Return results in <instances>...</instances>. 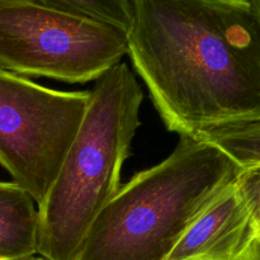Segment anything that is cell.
Here are the masks:
<instances>
[{
  "label": "cell",
  "instance_id": "2",
  "mask_svg": "<svg viewBox=\"0 0 260 260\" xmlns=\"http://www.w3.org/2000/svg\"><path fill=\"white\" fill-rule=\"evenodd\" d=\"M240 172L213 145L180 136L167 159L119 187L94 220L76 260H167Z\"/></svg>",
  "mask_w": 260,
  "mask_h": 260
},
{
  "label": "cell",
  "instance_id": "9",
  "mask_svg": "<svg viewBox=\"0 0 260 260\" xmlns=\"http://www.w3.org/2000/svg\"><path fill=\"white\" fill-rule=\"evenodd\" d=\"M22 2L112 25L126 33L132 19L131 0H22Z\"/></svg>",
  "mask_w": 260,
  "mask_h": 260
},
{
  "label": "cell",
  "instance_id": "13",
  "mask_svg": "<svg viewBox=\"0 0 260 260\" xmlns=\"http://www.w3.org/2000/svg\"><path fill=\"white\" fill-rule=\"evenodd\" d=\"M33 260H43V259L42 258H35Z\"/></svg>",
  "mask_w": 260,
  "mask_h": 260
},
{
  "label": "cell",
  "instance_id": "12",
  "mask_svg": "<svg viewBox=\"0 0 260 260\" xmlns=\"http://www.w3.org/2000/svg\"><path fill=\"white\" fill-rule=\"evenodd\" d=\"M251 4V9H253L254 15H255L256 20H258V24L260 28V0H249Z\"/></svg>",
  "mask_w": 260,
  "mask_h": 260
},
{
  "label": "cell",
  "instance_id": "8",
  "mask_svg": "<svg viewBox=\"0 0 260 260\" xmlns=\"http://www.w3.org/2000/svg\"><path fill=\"white\" fill-rule=\"evenodd\" d=\"M193 137L217 147L240 170L260 167V109L205 127Z\"/></svg>",
  "mask_w": 260,
  "mask_h": 260
},
{
  "label": "cell",
  "instance_id": "14",
  "mask_svg": "<svg viewBox=\"0 0 260 260\" xmlns=\"http://www.w3.org/2000/svg\"><path fill=\"white\" fill-rule=\"evenodd\" d=\"M35 259V256H32V258H29V259H25V260H33Z\"/></svg>",
  "mask_w": 260,
  "mask_h": 260
},
{
  "label": "cell",
  "instance_id": "1",
  "mask_svg": "<svg viewBox=\"0 0 260 260\" xmlns=\"http://www.w3.org/2000/svg\"><path fill=\"white\" fill-rule=\"evenodd\" d=\"M132 65L170 132L193 137L260 109V28L249 0H131Z\"/></svg>",
  "mask_w": 260,
  "mask_h": 260
},
{
  "label": "cell",
  "instance_id": "7",
  "mask_svg": "<svg viewBox=\"0 0 260 260\" xmlns=\"http://www.w3.org/2000/svg\"><path fill=\"white\" fill-rule=\"evenodd\" d=\"M38 210L14 182H0V260H25L37 254Z\"/></svg>",
  "mask_w": 260,
  "mask_h": 260
},
{
  "label": "cell",
  "instance_id": "11",
  "mask_svg": "<svg viewBox=\"0 0 260 260\" xmlns=\"http://www.w3.org/2000/svg\"><path fill=\"white\" fill-rule=\"evenodd\" d=\"M240 260H260V239L256 238L251 241Z\"/></svg>",
  "mask_w": 260,
  "mask_h": 260
},
{
  "label": "cell",
  "instance_id": "5",
  "mask_svg": "<svg viewBox=\"0 0 260 260\" xmlns=\"http://www.w3.org/2000/svg\"><path fill=\"white\" fill-rule=\"evenodd\" d=\"M90 90L61 91L0 68V165L38 206L83 123Z\"/></svg>",
  "mask_w": 260,
  "mask_h": 260
},
{
  "label": "cell",
  "instance_id": "3",
  "mask_svg": "<svg viewBox=\"0 0 260 260\" xmlns=\"http://www.w3.org/2000/svg\"><path fill=\"white\" fill-rule=\"evenodd\" d=\"M142 99L126 62L95 80L83 123L38 206L37 254L43 260L78 259L94 220L121 187Z\"/></svg>",
  "mask_w": 260,
  "mask_h": 260
},
{
  "label": "cell",
  "instance_id": "10",
  "mask_svg": "<svg viewBox=\"0 0 260 260\" xmlns=\"http://www.w3.org/2000/svg\"><path fill=\"white\" fill-rule=\"evenodd\" d=\"M238 187L250 213L254 239H260V167L241 170Z\"/></svg>",
  "mask_w": 260,
  "mask_h": 260
},
{
  "label": "cell",
  "instance_id": "4",
  "mask_svg": "<svg viewBox=\"0 0 260 260\" xmlns=\"http://www.w3.org/2000/svg\"><path fill=\"white\" fill-rule=\"evenodd\" d=\"M127 53V33L118 28L22 0H0V68L10 73L88 83Z\"/></svg>",
  "mask_w": 260,
  "mask_h": 260
},
{
  "label": "cell",
  "instance_id": "6",
  "mask_svg": "<svg viewBox=\"0 0 260 260\" xmlns=\"http://www.w3.org/2000/svg\"><path fill=\"white\" fill-rule=\"evenodd\" d=\"M254 240L238 179L192 223L167 260H240Z\"/></svg>",
  "mask_w": 260,
  "mask_h": 260
}]
</instances>
